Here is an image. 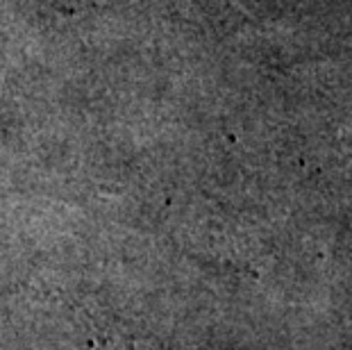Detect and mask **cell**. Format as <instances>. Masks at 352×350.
Returning a JSON list of instances; mask_svg holds the SVG:
<instances>
[]
</instances>
